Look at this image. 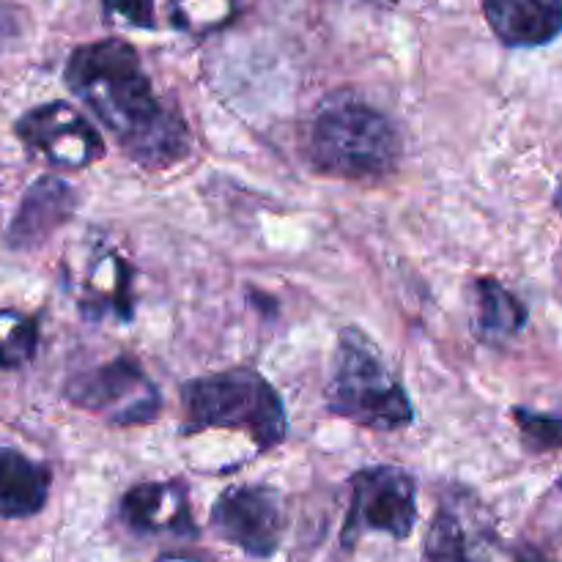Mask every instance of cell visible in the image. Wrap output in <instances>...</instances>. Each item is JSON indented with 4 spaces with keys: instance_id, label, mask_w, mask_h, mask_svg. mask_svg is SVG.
I'll return each mask as SVG.
<instances>
[{
    "instance_id": "cell-1",
    "label": "cell",
    "mask_w": 562,
    "mask_h": 562,
    "mask_svg": "<svg viewBox=\"0 0 562 562\" xmlns=\"http://www.w3.org/2000/svg\"><path fill=\"white\" fill-rule=\"evenodd\" d=\"M64 77L69 91L97 115L132 162L165 170L190 157L187 121L157 97L140 55L124 38L80 44L66 60Z\"/></svg>"
},
{
    "instance_id": "cell-2",
    "label": "cell",
    "mask_w": 562,
    "mask_h": 562,
    "mask_svg": "<svg viewBox=\"0 0 562 562\" xmlns=\"http://www.w3.org/2000/svg\"><path fill=\"white\" fill-rule=\"evenodd\" d=\"M401 148L404 143L393 121L355 93H329L311 119L307 159L324 176L379 179L398 168Z\"/></svg>"
},
{
    "instance_id": "cell-3",
    "label": "cell",
    "mask_w": 562,
    "mask_h": 562,
    "mask_svg": "<svg viewBox=\"0 0 562 562\" xmlns=\"http://www.w3.org/2000/svg\"><path fill=\"white\" fill-rule=\"evenodd\" d=\"M181 434L241 431L252 439L258 453L278 448L285 439L283 401L278 390L252 368L206 373L181 384Z\"/></svg>"
},
{
    "instance_id": "cell-4",
    "label": "cell",
    "mask_w": 562,
    "mask_h": 562,
    "mask_svg": "<svg viewBox=\"0 0 562 562\" xmlns=\"http://www.w3.org/2000/svg\"><path fill=\"white\" fill-rule=\"evenodd\" d=\"M327 409L371 431H401L415 420V406L406 390L379 360L371 340L355 327L340 329L338 335Z\"/></svg>"
},
{
    "instance_id": "cell-5",
    "label": "cell",
    "mask_w": 562,
    "mask_h": 562,
    "mask_svg": "<svg viewBox=\"0 0 562 562\" xmlns=\"http://www.w3.org/2000/svg\"><path fill=\"white\" fill-rule=\"evenodd\" d=\"M71 406L104 417L110 426H146L162 409L157 384L130 357H115L104 366L75 373L64 384Z\"/></svg>"
},
{
    "instance_id": "cell-6",
    "label": "cell",
    "mask_w": 562,
    "mask_h": 562,
    "mask_svg": "<svg viewBox=\"0 0 562 562\" xmlns=\"http://www.w3.org/2000/svg\"><path fill=\"white\" fill-rule=\"evenodd\" d=\"M417 521V481L401 467H368L351 477V508L344 525V547L362 532L409 538Z\"/></svg>"
},
{
    "instance_id": "cell-7",
    "label": "cell",
    "mask_w": 562,
    "mask_h": 562,
    "mask_svg": "<svg viewBox=\"0 0 562 562\" xmlns=\"http://www.w3.org/2000/svg\"><path fill=\"white\" fill-rule=\"evenodd\" d=\"M14 132L27 148L60 170H82L104 157L99 130L69 102H47L27 110L14 124Z\"/></svg>"
},
{
    "instance_id": "cell-8",
    "label": "cell",
    "mask_w": 562,
    "mask_h": 562,
    "mask_svg": "<svg viewBox=\"0 0 562 562\" xmlns=\"http://www.w3.org/2000/svg\"><path fill=\"white\" fill-rule=\"evenodd\" d=\"M212 527L250 558H272L283 538L280 494L269 486L225 488L212 508Z\"/></svg>"
},
{
    "instance_id": "cell-9",
    "label": "cell",
    "mask_w": 562,
    "mask_h": 562,
    "mask_svg": "<svg viewBox=\"0 0 562 562\" xmlns=\"http://www.w3.org/2000/svg\"><path fill=\"white\" fill-rule=\"evenodd\" d=\"M75 209V187L66 184L60 176H42L22 195L20 206L5 228V241L14 250H33V247L44 245L55 231L64 228Z\"/></svg>"
},
{
    "instance_id": "cell-10",
    "label": "cell",
    "mask_w": 562,
    "mask_h": 562,
    "mask_svg": "<svg viewBox=\"0 0 562 562\" xmlns=\"http://www.w3.org/2000/svg\"><path fill=\"white\" fill-rule=\"evenodd\" d=\"M121 519L148 536H195L190 499L179 483H140L121 499Z\"/></svg>"
},
{
    "instance_id": "cell-11",
    "label": "cell",
    "mask_w": 562,
    "mask_h": 562,
    "mask_svg": "<svg viewBox=\"0 0 562 562\" xmlns=\"http://www.w3.org/2000/svg\"><path fill=\"white\" fill-rule=\"evenodd\" d=\"M483 14L508 47H543L562 33V0H483Z\"/></svg>"
},
{
    "instance_id": "cell-12",
    "label": "cell",
    "mask_w": 562,
    "mask_h": 562,
    "mask_svg": "<svg viewBox=\"0 0 562 562\" xmlns=\"http://www.w3.org/2000/svg\"><path fill=\"white\" fill-rule=\"evenodd\" d=\"M132 269L119 252H99L88 267L80 291V313L86 318L115 316L119 322L132 318Z\"/></svg>"
},
{
    "instance_id": "cell-13",
    "label": "cell",
    "mask_w": 562,
    "mask_h": 562,
    "mask_svg": "<svg viewBox=\"0 0 562 562\" xmlns=\"http://www.w3.org/2000/svg\"><path fill=\"white\" fill-rule=\"evenodd\" d=\"M53 475L14 448H0V516L27 519L44 508Z\"/></svg>"
},
{
    "instance_id": "cell-14",
    "label": "cell",
    "mask_w": 562,
    "mask_h": 562,
    "mask_svg": "<svg viewBox=\"0 0 562 562\" xmlns=\"http://www.w3.org/2000/svg\"><path fill=\"white\" fill-rule=\"evenodd\" d=\"M472 296H475V335L483 344H505L525 329L527 307L499 280L477 278L472 283Z\"/></svg>"
},
{
    "instance_id": "cell-15",
    "label": "cell",
    "mask_w": 562,
    "mask_h": 562,
    "mask_svg": "<svg viewBox=\"0 0 562 562\" xmlns=\"http://www.w3.org/2000/svg\"><path fill=\"white\" fill-rule=\"evenodd\" d=\"M423 562H472L470 536H467L459 514L448 505L439 508L431 527H428Z\"/></svg>"
},
{
    "instance_id": "cell-16",
    "label": "cell",
    "mask_w": 562,
    "mask_h": 562,
    "mask_svg": "<svg viewBox=\"0 0 562 562\" xmlns=\"http://www.w3.org/2000/svg\"><path fill=\"white\" fill-rule=\"evenodd\" d=\"M38 346L36 318L16 311H0V368L14 371L33 360Z\"/></svg>"
},
{
    "instance_id": "cell-17",
    "label": "cell",
    "mask_w": 562,
    "mask_h": 562,
    "mask_svg": "<svg viewBox=\"0 0 562 562\" xmlns=\"http://www.w3.org/2000/svg\"><path fill=\"white\" fill-rule=\"evenodd\" d=\"M234 20V0H176L173 22L179 31L206 36Z\"/></svg>"
},
{
    "instance_id": "cell-18",
    "label": "cell",
    "mask_w": 562,
    "mask_h": 562,
    "mask_svg": "<svg viewBox=\"0 0 562 562\" xmlns=\"http://www.w3.org/2000/svg\"><path fill=\"white\" fill-rule=\"evenodd\" d=\"M514 420L521 431V442L532 453H552L562 448V417L538 415V412L516 406Z\"/></svg>"
},
{
    "instance_id": "cell-19",
    "label": "cell",
    "mask_w": 562,
    "mask_h": 562,
    "mask_svg": "<svg viewBox=\"0 0 562 562\" xmlns=\"http://www.w3.org/2000/svg\"><path fill=\"white\" fill-rule=\"evenodd\" d=\"M108 20H121L132 27H154V0H102Z\"/></svg>"
},
{
    "instance_id": "cell-20",
    "label": "cell",
    "mask_w": 562,
    "mask_h": 562,
    "mask_svg": "<svg viewBox=\"0 0 562 562\" xmlns=\"http://www.w3.org/2000/svg\"><path fill=\"white\" fill-rule=\"evenodd\" d=\"M516 562H554V560L543 558V554L538 552V549L525 547V549H519V552H516Z\"/></svg>"
},
{
    "instance_id": "cell-21",
    "label": "cell",
    "mask_w": 562,
    "mask_h": 562,
    "mask_svg": "<svg viewBox=\"0 0 562 562\" xmlns=\"http://www.w3.org/2000/svg\"><path fill=\"white\" fill-rule=\"evenodd\" d=\"M11 31H14V22H11V16L0 9V33H11Z\"/></svg>"
}]
</instances>
